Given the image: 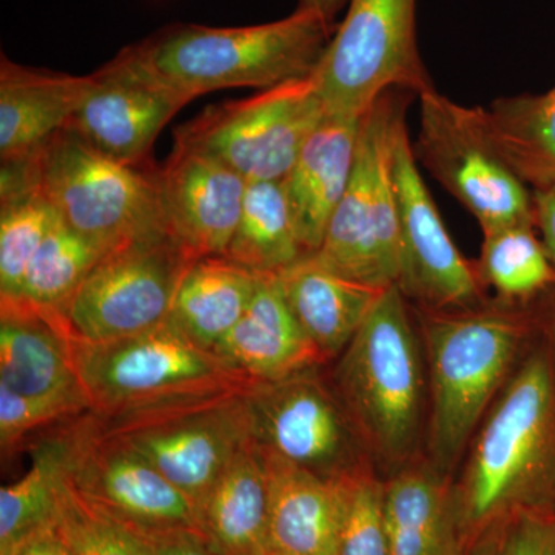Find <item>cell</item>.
<instances>
[{
  "label": "cell",
  "instance_id": "1",
  "mask_svg": "<svg viewBox=\"0 0 555 555\" xmlns=\"http://www.w3.org/2000/svg\"><path fill=\"white\" fill-rule=\"evenodd\" d=\"M452 481L462 546L524 511L555 509V356L546 337L521 357Z\"/></svg>",
  "mask_w": 555,
  "mask_h": 555
},
{
  "label": "cell",
  "instance_id": "2",
  "mask_svg": "<svg viewBox=\"0 0 555 555\" xmlns=\"http://www.w3.org/2000/svg\"><path fill=\"white\" fill-rule=\"evenodd\" d=\"M528 305L496 298L466 310H418L430 412L427 462L452 477L532 335Z\"/></svg>",
  "mask_w": 555,
  "mask_h": 555
},
{
  "label": "cell",
  "instance_id": "3",
  "mask_svg": "<svg viewBox=\"0 0 555 555\" xmlns=\"http://www.w3.org/2000/svg\"><path fill=\"white\" fill-rule=\"evenodd\" d=\"M337 28L309 10L250 27L175 24L129 49L190 101L210 91L268 90L310 78Z\"/></svg>",
  "mask_w": 555,
  "mask_h": 555
},
{
  "label": "cell",
  "instance_id": "4",
  "mask_svg": "<svg viewBox=\"0 0 555 555\" xmlns=\"http://www.w3.org/2000/svg\"><path fill=\"white\" fill-rule=\"evenodd\" d=\"M409 305L400 288H386L334 374L372 462L393 470L414 462L425 423V349Z\"/></svg>",
  "mask_w": 555,
  "mask_h": 555
},
{
  "label": "cell",
  "instance_id": "5",
  "mask_svg": "<svg viewBox=\"0 0 555 555\" xmlns=\"http://www.w3.org/2000/svg\"><path fill=\"white\" fill-rule=\"evenodd\" d=\"M72 350L91 412L107 418L144 414L251 385L169 321L112 341H83L72 334Z\"/></svg>",
  "mask_w": 555,
  "mask_h": 555
},
{
  "label": "cell",
  "instance_id": "6",
  "mask_svg": "<svg viewBox=\"0 0 555 555\" xmlns=\"http://www.w3.org/2000/svg\"><path fill=\"white\" fill-rule=\"evenodd\" d=\"M409 98L404 91H387L363 116L352 178L312 255L323 268L377 288L397 286L400 276L392 160Z\"/></svg>",
  "mask_w": 555,
  "mask_h": 555
},
{
  "label": "cell",
  "instance_id": "7",
  "mask_svg": "<svg viewBox=\"0 0 555 555\" xmlns=\"http://www.w3.org/2000/svg\"><path fill=\"white\" fill-rule=\"evenodd\" d=\"M39 188L62 221L107 254L169 232L158 169L126 164L65 129L36 152Z\"/></svg>",
  "mask_w": 555,
  "mask_h": 555
},
{
  "label": "cell",
  "instance_id": "8",
  "mask_svg": "<svg viewBox=\"0 0 555 555\" xmlns=\"http://www.w3.org/2000/svg\"><path fill=\"white\" fill-rule=\"evenodd\" d=\"M312 79L327 113L350 116L387 91L436 89L416 40V0H349Z\"/></svg>",
  "mask_w": 555,
  "mask_h": 555
},
{
  "label": "cell",
  "instance_id": "9",
  "mask_svg": "<svg viewBox=\"0 0 555 555\" xmlns=\"http://www.w3.org/2000/svg\"><path fill=\"white\" fill-rule=\"evenodd\" d=\"M243 398L251 440L266 454L331 480L372 466L349 412L320 366L251 383Z\"/></svg>",
  "mask_w": 555,
  "mask_h": 555
},
{
  "label": "cell",
  "instance_id": "10",
  "mask_svg": "<svg viewBox=\"0 0 555 555\" xmlns=\"http://www.w3.org/2000/svg\"><path fill=\"white\" fill-rule=\"evenodd\" d=\"M416 163L467 211L485 233L535 224L534 195L486 137L481 107H466L436 89L420 94Z\"/></svg>",
  "mask_w": 555,
  "mask_h": 555
},
{
  "label": "cell",
  "instance_id": "11",
  "mask_svg": "<svg viewBox=\"0 0 555 555\" xmlns=\"http://www.w3.org/2000/svg\"><path fill=\"white\" fill-rule=\"evenodd\" d=\"M326 113L312 76L288 80L204 109L175 130V145L222 160L247 182L280 181Z\"/></svg>",
  "mask_w": 555,
  "mask_h": 555
},
{
  "label": "cell",
  "instance_id": "12",
  "mask_svg": "<svg viewBox=\"0 0 555 555\" xmlns=\"http://www.w3.org/2000/svg\"><path fill=\"white\" fill-rule=\"evenodd\" d=\"M195 261L170 232L113 248L69 299L62 318L76 338L112 341L166 323Z\"/></svg>",
  "mask_w": 555,
  "mask_h": 555
},
{
  "label": "cell",
  "instance_id": "13",
  "mask_svg": "<svg viewBox=\"0 0 555 555\" xmlns=\"http://www.w3.org/2000/svg\"><path fill=\"white\" fill-rule=\"evenodd\" d=\"M246 387L139 420L113 433H94L144 456L189 496L199 516L219 477L250 440L243 398Z\"/></svg>",
  "mask_w": 555,
  "mask_h": 555
},
{
  "label": "cell",
  "instance_id": "14",
  "mask_svg": "<svg viewBox=\"0 0 555 555\" xmlns=\"http://www.w3.org/2000/svg\"><path fill=\"white\" fill-rule=\"evenodd\" d=\"M393 188L400 232L397 287L422 310H466L483 305L476 262L456 248L420 173L406 119L393 145Z\"/></svg>",
  "mask_w": 555,
  "mask_h": 555
},
{
  "label": "cell",
  "instance_id": "15",
  "mask_svg": "<svg viewBox=\"0 0 555 555\" xmlns=\"http://www.w3.org/2000/svg\"><path fill=\"white\" fill-rule=\"evenodd\" d=\"M72 483L109 516L145 535L175 529L199 531V516L184 492L133 449L94 433L89 412L75 420Z\"/></svg>",
  "mask_w": 555,
  "mask_h": 555
},
{
  "label": "cell",
  "instance_id": "16",
  "mask_svg": "<svg viewBox=\"0 0 555 555\" xmlns=\"http://www.w3.org/2000/svg\"><path fill=\"white\" fill-rule=\"evenodd\" d=\"M189 102L150 73L127 47L91 73L90 89L67 129L109 158L149 164L160 131Z\"/></svg>",
  "mask_w": 555,
  "mask_h": 555
},
{
  "label": "cell",
  "instance_id": "17",
  "mask_svg": "<svg viewBox=\"0 0 555 555\" xmlns=\"http://www.w3.org/2000/svg\"><path fill=\"white\" fill-rule=\"evenodd\" d=\"M167 228L193 259L224 257L248 182L207 153L178 147L158 169Z\"/></svg>",
  "mask_w": 555,
  "mask_h": 555
},
{
  "label": "cell",
  "instance_id": "18",
  "mask_svg": "<svg viewBox=\"0 0 555 555\" xmlns=\"http://www.w3.org/2000/svg\"><path fill=\"white\" fill-rule=\"evenodd\" d=\"M214 353L248 383L273 382L326 363L288 308L276 273H261L246 313Z\"/></svg>",
  "mask_w": 555,
  "mask_h": 555
},
{
  "label": "cell",
  "instance_id": "19",
  "mask_svg": "<svg viewBox=\"0 0 555 555\" xmlns=\"http://www.w3.org/2000/svg\"><path fill=\"white\" fill-rule=\"evenodd\" d=\"M361 120L363 116L326 113L284 178L292 222L306 257L321 247L352 178Z\"/></svg>",
  "mask_w": 555,
  "mask_h": 555
},
{
  "label": "cell",
  "instance_id": "20",
  "mask_svg": "<svg viewBox=\"0 0 555 555\" xmlns=\"http://www.w3.org/2000/svg\"><path fill=\"white\" fill-rule=\"evenodd\" d=\"M0 386L27 397L83 392L61 313L0 299Z\"/></svg>",
  "mask_w": 555,
  "mask_h": 555
},
{
  "label": "cell",
  "instance_id": "21",
  "mask_svg": "<svg viewBox=\"0 0 555 555\" xmlns=\"http://www.w3.org/2000/svg\"><path fill=\"white\" fill-rule=\"evenodd\" d=\"M91 75L72 76L0 62V158L20 159L39 152L78 112Z\"/></svg>",
  "mask_w": 555,
  "mask_h": 555
},
{
  "label": "cell",
  "instance_id": "22",
  "mask_svg": "<svg viewBox=\"0 0 555 555\" xmlns=\"http://www.w3.org/2000/svg\"><path fill=\"white\" fill-rule=\"evenodd\" d=\"M264 456L270 485L269 546L283 555H334L350 477L331 480L266 452Z\"/></svg>",
  "mask_w": 555,
  "mask_h": 555
},
{
  "label": "cell",
  "instance_id": "23",
  "mask_svg": "<svg viewBox=\"0 0 555 555\" xmlns=\"http://www.w3.org/2000/svg\"><path fill=\"white\" fill-rule=\"evenodd\" d=\"M383 485L390 555L462 554L452 477L414 460Z\"/></svg>",
  "mask_w": 555,
  "mask_h": 555
},
{
  "label": "cell",
  "instance_id": "24",
  "mask_svg": "<svg viewBox=\"0 0 555 555\" xmlns=\"http://www.w3.org/2000/svg\"><path fill=\"white\" fill-rule=\"evenodd\" d=\"M276 275L288 308L326 361L345 352L386 291L338 275L312 255Z\"/></svg>",
  "mask_w": 555,
  "mask_h": 555
},
{
  "label": "cell",
  "instance_id": "25",
  "mask_svg": "<svg viewBox=\"0 0 555 555\" xmlns=\"http://www.w3.org/2000/svg\"><path fill=\"white\" fill-rule=\"evenodd\" d=\"M270 485L264 452L247 441L199 511V532L219 555H255L269 546Z\"/></svg>",
  "mask_w": 555,
  "mask_h": 555
},
{
  "label": "cell",
  "instance_id": "26",
  "mask_svg": "<svg viewBox=\"0 0 555 555\" xmlns=\"http://www.w3.org/2000/svg\"><path fill=\"white\" fill-rule=\"evenodd\" d=\"M259 276L225 257L195 259L179 283L167 321L190 341L214 352L246 313Z\"/></svg>",
  "mask_w": 555,
  "mask_h": 555
},
{
  "label": "cell",
  "instance_id": "27",
  "mask_svg": "<svg viewBox=\"0 0 555 555\" xmlns=\"http://www.w3.org/2000/svg\"><path fill=\"white\" fill-rule=\"evenodd\" d=\"M75 420L62 423L43 437L33 448L30 469L0 489V555L9 553L21 540L56 526L75 463Z\"/></svg>",
  "mask_w": 555,
  "mask_h": 555
},
{
  "label": "cell",
  "instance_id": "28",
  "mask_svg": "<svg viewBox=\"0 0 555 555\" xmlns=\"http://www.w3.org/2000/svg\"><path fill=\"white\" fill-rule=\"evenodd\" d=\"M486 137L528 188H555V86L481 107Z\"/></svg>",
  "mask_w": 555,
  "mask_h": 555
},
{
  "label": "cell",
  "instance_id": "29",
  "mask_svg": "<svg viewBox=\"0 0 555 555\" xmlns=\"http://www.w3.org/2000/svg\"><path fill=\"white\" fill-rule=\"evenodd\" d=\"M224 257L257 273L283 272L306 257L292 222L284 179L248 182Z\"/></svg>",
  "mask_w": 555,
  "mask_h": 555
},
{
  "label": "cell",
  "instance_id": "30",
  "mask_svg": "<svg viewBox=\"0 0 555 555\" xmlns=\"http://www.w3.org/2000/svg\"><path fill=\"white\" fill-rule=\"evenodd\" d=\"M476 262L485 287L513 305H529L555 287V270L535 224H514L485 233Z\"/></svg>",
  "mask_w": 555,
  "mask_h": 555
},
{
  "label": "cell",
  "instance_id": "31",
  "mask_svg": "<svg viewBox=\"0 0 555 555\" xmlns=\"http://www.w3.org/2000/svg\"><path fill=\"white\" fill-rule=\"evenodd\" d=\"M104 255L96 244L57 218L31 259L17 298L62 315L69 299Z\"/></svg>",
  "mask_w": 555,
  "mask_h": 555
},
{
  "label": "cell",
  "instance_id": "32",
  "mask_svg": "<svg viewBox=\"0 0 555 555\" xmlns=\"http://www.w3.org/2000/svg\"><path fill=\"white\" fill-rule=\"evenodd\" d=\"M57 218L40 188L0 196V299L20 297L28 266Z\"/></svg>",
  "mask_w": 555,
  "mask_h": 555
},
{
  "label": "cell",
  "instance_id": "33",
  "mask_svg": "<svg viewBox=\"0 0 555 555\" xmlns=\"http://www.w3.org/2000/svg\"><path fill=\"white\" fill-rule=\"evenodd\" d=\"M54 528L73 555H156L149 535L80 495L72 477L65 486Z\"/></svg>",
  "mask_w": 555,
  "mask_h": 555
},
{
  "label": "cell",
  "instance_id": "34",
  "mask_svg": "<svg viewBox=\"0 0 555 555\" xmlns=\"http://www.w3.org/2000/svg\"><path fill=\"white\" fill-rule=\"evenodd\" d=\"M383 489L385 485L372 466L347 480L334 555H390Z\"/></svg>",
  "mask_w": 555,
  "mask_h": 555
},
{
  "label": "cell",
  "instance_id": "35",
  "mask_svg": "<svg viewBox=\"0 0 555 555\" xmlns=\"http://www.w3.org/2000/svg\"><path fill=\"white\" fill-rule=\"evenodd\" d=\"M91 411L86 392L27 397L0 386V448L10 455L36 430L60 426Z\"/></svg>",
  "mask_w": 555,
  "mask_h": 555
},
{
  "label": "cell",
  "instance_id": "36",
  "mask_svg": "<svg viewBox=\"0 0 555 555\" xmlns=\"http://www.w3.org/2000/svg\"><path fill=\"white\" fill-rule=\"evenodd\" d=\"M500 555H555V509L524 511L505 521Z\"/></svg>",
  "mask_w": 555,
  "mask_h": 555
},
{
  "label": "cell",
  "instance_id": "37",
  "mask_svg": "<svg viewBox=\"0 0 555 555\" xmlns=\"http://www.w3.org/2000/svg\"><path fill=\"white\" fill-rule=\"evenodd\" d=\"M149 537L156 555H219L196 529H175Z\"/></svg>",
  "mask_w": 555,
  "mask_h": 555
},
{
  "label": "cell",
  "instance_id": "38",
  "mask_svg": "<svg viewBox=\"0 0 555 555\" xmlns=\"http://www.w3.org/2000/svg\"><path fill=\"white\" fill-rule=\"evenodd\" d=\"M537 232L542 235L555 270V188L534 190Z\"/></svg>",
  "mask_w": 555,
  "mask_h": 555
},
{
  "label": "cell",
  "instance_id": "39",
  "mask_svg": "<svg viewBox=\"0 0 555 555\" xmlns=\"http://www.w3.org/2000/svg\"><path fill=\"white\" fill-rule=\"evenodd\" d=\"M2 555H73V553L56 528H49L21 540L16 546L11 547L9 553Z\"/></svg>",
  "mask_w": 555,
  "mask_h": 555
},
{
  "label": "cell",
  "instance_id": "40",
  "mask_svg": "<svg viewBox=\"0 0 555 555\" xmlns=\"http://www.w3.org/2000/svg\"><path fill=\"white\" fill-rule=\"evenodd\" d=\"M505 525V524H503ZM503 525H496L463 546L460 555H500Z\"/></svg>",
  "mask_w": 555,
  "mask_h": 555
},
{
  "label": "cell",
  "instance_id": "41",
  "mask_svg": "<svg viewBox=\"0 0 555 555\" xmlns=\"http://www.w3.org/2000/svg\"><path fill=\"white\" fill-rule=\"evenodd\" d=\"M349 0H299L298 9L309 10L317 13L318 16L323 17L327 24L334 25L335 17L339 10L346 5Z\"/></svg>",
  "mask_w": 555,
  "mask_h": 555
},
{
  "label": "cell",
  "instance_id": "42",
  "mask_svg": "<svg viewBox=\"0 0 555 555\" xmlns=\"http://www.w3.org/2000/svg\"><path fill=\"white\" fill-rule=\"evenodd\" d=\"M545 332L547 339H550L551 347H553L555 356V299L553 305H551L550 310H547Z\"/></svg>",
  "mask_w": 555,
  "mask_h": 555
},
{
  "label": "cell",
  "instance_id": "43",
  "mask_svg": "<svg viewBox=\"0 0 555 555\" xmlns=\"http://www.w3.org/2000/svg\"><path fill=\"white\" fill-rule=\"evenodd\" d=\"M255 555H283V554L278 553V551L273 550L272 546H268V547H264V550L259 551V553L255 554Z\"/></svg>",
  "mask_w": 555,
  "mask_h": 555
}]
</instances>
